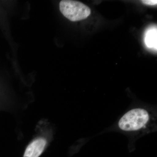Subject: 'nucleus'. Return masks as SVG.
<instances>
[{
    "label": "nucleus",
    "mask_w": 157,
    "mask_h": 157,
    "mask_svg": "<svg viewBox=\"0 0 157 157\" xmlns=\"http://www.w3.org/2000/svg\"><path fill=\"white\" fill-rule=\"evenodd\" d=\"M144 42L148 48L157 49V28H151L147 31Z\"/></svg>",
    "instance_id": "4"
},
{
    "label": "nucleus",
    "mask_w": 157,
    "mask_h": 157,
    "mask_svg": "<svg viewBox=\"0 0 157 157\" xmlns=\"http://www.w3.org/2000/svg\"><path fill=\"white\" fill-rule=\"evenodd\" d=\"M60 11L66 18L72 21L86 19L91 13L90 9L80 2L63 0L59 3Z\"/></svg>",
    "instance_id": "2"
},
{
    "label": "nucleus",
    "mask_w": 157,
    "mask_h": 157,
    "mask_svg": "<svg viewBox=\"0 0 157 157\" xmlns=\"http://www.w3.org/2000/svg\"><path fill=\"white\" fill-rule=\"evenodd\" d=\"M142 3L148 6H155L157 4L156 0H144L142 1Z\"/></svg>",
    "instance_id": "5"
},
{
    "label": "nucleus",
    "mask_w": 157,
    "mask_h": 157,
    "mask_svg": "<svg viewBox=\"0 0 157 157\" xmlns=\"http://www.w3.org/2000/svg\"><path fill=\"white\" fill-rule=\"evenodd\" d=\"M46 144V140L42 138L34 140L26 149L24 157H39L43 152Z\"/></svg>",
    "instance_id": "3"
},
{
    "label": "nucleus",
    "mask_w": 157,
    "mask_h": 157,
    "mask_svg": "<svg viewBox=\"0 0 157 157\" xmlns=\"http://www.w3.org/2000/svg\"><path fill=\"white\" fill-rule=\"evenodd\" d=\"M156 121L155 115L151 110L136 108L125 113L119 121L118 126L124 132L141 133L151 131Z\"/></svg>",
    "instance_id": "1"
}]
</instances>
